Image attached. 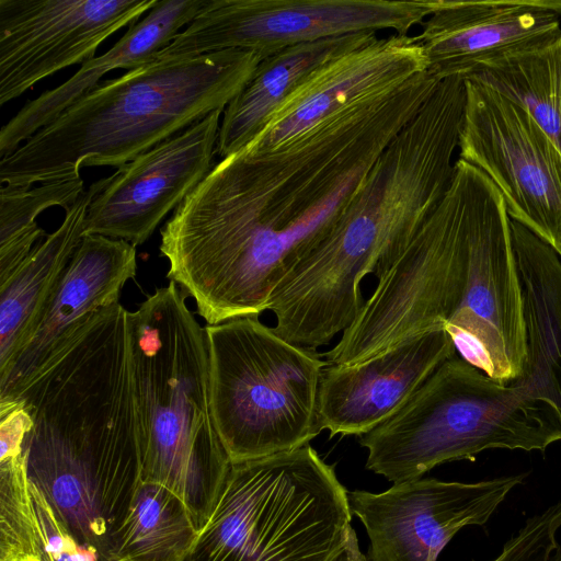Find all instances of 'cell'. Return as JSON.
<instances>
[{
    "label": "cell",
    "mask_w": 561,
    "mask_h": 561,
    "mask_svg": "<svg viewBox=\"0 0 561 561\" xmlns=\"http://www.w3.org/2000/svg\"><path fill=\"white\" fill-rule=\"evenodd\" d=\"M434 5L435 0H209L157 58L242 49L263 59L346 34L389 30L409 35Z\"/></svg>",
    "instance_id": "obj_8"
},
{
    "label": "cell",
    "mask_w": 561,
    "mask_h": 561,
    "mask_svg": "<svg viewBox=\"0 0 561 561\" xmlns=\"http://www.w3.org/2000/svg\"><path fill=\"white\" fill-rule=\"evenodd\" d=\"M224 111L218 110L99 180L83 236L146 242L209 173Z\"/></svg>",
    "instance_id": "obj_13"
},
{
    "label": "cell",
    "mask_w": 561,
    "mask_h": 561,
    "mask_svg": "<svg viewBox=\"0 0 561 561\" xmlns=\"http://www.w3.org/2000/svg\"><path fill=\"white\" fill-rule=\"evenodd\" d=\"M157 0H0V105L38 81L95 57Z\"/></svg>",
    "instance_id": "obj_12"
},
{
    "label": "cell",
    "mask_w": 561,
    "mask_h": 561,
    "mask_svg": "<svg viewBox=\"0 0 561 561\" xmlns=\"http://www.w3.org/2000/svg\"><path fill=\"white\" fill-rule=\"evenodd\" d=\"M198 529L173 492L160 484L141 483L103 553L107 561H183Z\"/></svg>",
    "instance_id": "obj_22"
},
{
    "label": "cell",
    "mask_w": 561,
    "mask_h": 561,
    "mask_svg": "<svg viewBox=\"0 0 561 561\" xmlns=\"http://www.w3.org/2000/svg\"><path fill=\"white\" fill-rule=\"evenodd\" d=\"M446 330L405 341L356 364L323 368L317 416L330 436H363L394 415L446 359L456 355Z\"/></svg>",
    "instance_id": "obj_17"
},
{
    "label": "cell",
    "mask_w": 561,
    "mask_h": 561,
    "mask_svg": "<svg viewBox=\"0 0 561 561\" xmlns=\"http://www.w3.org/2000/svg\"><path fill=\"white\" fill-rule=\"evenodd\" d=\"M100 186L90 185L66 210L61 225L37 243L10 277L0 284V371L28 339L61 273L83 237L88 207Z\"/></svg>",
    "instance_id": "obj_21"
},
{
    "label": "cell",
    "mask_w": 561,
    "mask_h": 561,
    "mask_svg": "<svg viewBox=\"0 0 561 561\" xmlns=\"http://www.w3.org/2000/svg\"><path fill=\"white\" fill-rule=\"evenodd\" d=\"M561 36V0H435L415 39L427 71L468 77L489 61Z\"/></svg>",
    "instance_id": "obj_14"
},
{
    "label": "cell",
    "mask_w": 561,
    "mask_h": 561,
    "mask_svg": "<svg viewBox=\"0 0 561 561\" xmlns=\"http://www.w3.org/2000/svg\"><path fill=\"white\" fill-rule=\"evenodd\" d=\"M445 330L457 354L489 377L511 382L522 375L526 327L511 217L486 174L472 220L463 296Z\"/></svg>",
    "instance_id": "obj_10"
},
{
    "label": "cell",
    "mask_w": 561,
    "mask_h": 561,
    "mask_svg": "<svg viewBox=\"0 0 561 561\" xmlns=\"http://www.w3.org/2000/svg\"><path fill=\"white\" fill-rule=\"evenodd\" d=\"M524 299L526 356L516 378L553 403L561 417V259L545 241L511 219Z\"/></svg>",
    "instance_id": "obj_19"
},
{
    "label": "cell",
    "mask_w": 561,
    "mask_h": 561,
    "mask_svg": "<svg viewBox=\"0 0 561 561\" xmlns=\"http://www.w3.org/2000/svg\"><path fill=\"white\" fill-rule=\"evenodd\" d=\"M209 0H163L106 53L85 61L60 85L28 101L0 129V158L15 151L31 136L90 92L114 69L131 70L151 62L207 5Z\"/></svg>",
    "instance_id": "obj_18"
},
{
    "label": "cell",
    "mask_w": 561,
    "mask_h": 561,
    "mask_svg": "<svg viewBox=\"0 0 561 561\" xmlns=\"http://www.w3.org/2000/svg\"><path fill=\"white\" fill-rule=\"evenodd\" d=\"M524 106L561 154V36L486 62L468 77Z\"/></svg>",
    "instance_id": "obj_23"
},
{
    "label": "cell",
    "mask_w": 561,
    "mask_h": 561,
    "mask_svg": "<svg viewBox=\"0 0 561 561\" xmlns=\"http://www.w3.org/2000/svg\"><path fill=\"white\" fill-rule=\"evenodd\" d=\"M136 267L131 243L99 234L82 237L25 344L0 371V408L16 400L83 321L118 304Z\"/></svg>",
    "instance_id": "obj_15"
},
{
    "label": "cell",
    "mask_w": 561,
    "mask_h": 561,
    "mask_svg": "<svg viewBox=\"0 0 561 561\" xmlns=\"http://www.w3.org/2000/svg\"><path fill=\"white\" fill-rule=\"evenodd\" d=\"M485 174L458 159L451 183L416 234L377 279L353 323L324 353L356 364L445 330L466 287L474 209Z\"/></svg>",
    "instance_id": "obj_7"
},
{
    "label": "cell",
    "mask_w": 561,
    "mask_h": 561,
    "mask_svg": "<svg viewBox=\"0 0 561 561\" xmlns=\"http://www.w3.org/2000/svg\"><path fill=\"white\" fill-rule=\"evenodd\" d=\"M427 70L414 36L391 34L328 62L305 81L247 145L276 149L367 99L390 92Z\"/></svg>",
    "instance_id": "obj_16"
},
{
    "label": "cell",
    "mask_w": 561,
    "mask_h": 561,
    "mask_svg": "<svg viewBox=\"0 0 561 561\" xmlns=\"http://www.w3.org/2000/svg\"><path fill=\"white\" fill-rule=\"evenodd\" d=\"M525 477L477 482L419 478L380 493L348 492V502L367 531L370 561H436L461 528L485 524Z\"/></svg>",
    "instance_id": "obj_11"
},
{
    "label": "cell",
    "mask_w": 561,
    "mask_h": 561,
    "mask_svg": "<svg viewBox=\"0 0 561 561\" xmlns=\"http://www.w3.org/2000/svg\"><path fill=\"white\" fill-rule=\"evenodd\" d=\"M334 561H370L369 558L360 551L355 530Z\"/></svg>",
    "instance_id": "obj_27"
},
{
    "label": "cell",
    "mask_w": 561,
    "mask_h": 561,
    "mask_svg": "<svg viewBox=\"0 0 561 561\" xmlns=\"http://www.w3.org/2000/svg\"><path fill=\"white\" fill-rule=\"evenodd\" d=\"M80 178L44 182L33 188L2 184L0 188V284L46 238L36 218L45 209L60 206L65 211L84 193Z\"/></svg>",
    "instance_id": "obj_24"
},
{
    "label": "cell",
    "mask_w": 561,
    "mask_h": 561,
    "mask_svg": "<svg viewBox=\"0 0 561 561\" xmlns=\"http://www.w3.org/2000/svg\"><path fill=\"white\" fill-rule=\"evenodd\" d=\"M211 413L231 463L290 451L320 434L318 391L328 365L259 317L207 324Z\"/></svg>",
    "instance_id": "obj_6"
},
{
    "label": "cell",
    "mask_w": 561,
    "mask_h": 561,
    "mask_svg": "<svg viewBox=\"0 0 561 561\" xmlns=\"http://www.w3.org/2000/svg\"><path fill=\"white\" fill-rule=\"evenodd\" d=\"M561 442L550 401L517 379L501 382L458 354L442 363L389 420L360 436L366 468L400 483L494 448L545 451Z\"/></svg>",
    "instance_id": "obj_4"
},
{
    "label": "cell",
    "mask_w": 561,
    "mask_h": 561,
    "mask_svg": "<svg viewBox=\"0 0 561 561\" xmlns=\"http://www.w3.org/2000/svg\"><path fill=\"white\" fill-rule=\"evenodd\" d=\"M458 159L486 174L511 219L548 243L561 259V154L519 103L471 78Z\"/></svg>",
    "instance_id": "obj_9"
},
{
    "label": "cell",
    "mask_w": 561,
    "mask_h": 561,
    "mask_svg": "<svg viewBox=\"0 0 561 561\" xmlns=\"http://www.w3.org/2000/svg\"><path fill=\"white\" fill-rule=\"evenodd\" d=\"M431 93L414 77L276 149L220 159L161 228L167 277L208 324L259 317Z\"/></svg>",
    "instance_id": "obj_1"
},
{
    "label": "cell",
    "mask_w": 561,
    "mask_h": 561,
    "mask_svg": "<svg viewBox=\"0 0 561 561\" xmlns=\"http://www.w3.org/2000/svg\"><path fill=\"white\" fill-rule=\"evenodd\" d=\"M489 561H552L549 554L530 537L514 534L500 553Z\"/></svg>",
    "instance_id": "obj_26"
},
{
    "label": "cell",
    "mask_w": 561,
    "mask_h": 561,
    "mask_svg": "<svg viewBox=\"0 0 561 561\" xmlns=\"http://www.w3.org/2000/svg\"><path fill=\"white\" fill-rule=\"evenodd\" d=\"M173 282L128 311L142 483L160 484L198 528L230 467L215 427L205 328Z\"/></svg>",
    "instance_id": "obj_3"
},
{
    "label": "cell",
    "mask_w": 561,
    "mask_h": 561,
    "mask_svg": "<svg viewBox=\"0 0 561 561\" xmlns=\"http://www.w3.org/2000/svg\"><path fill=\"white\" fill-rule=\"evenodd\" d=\"M262 58L253 51L156 58L102 80L0 161L1 184L31 187L80 178L83 167H116L221 110Z\"/></svg>",
    "instance_id": "obj_2"
},
{
    "label": "cell",
    "mask_w": 561,
    "mask_h": 561,
    "mask_svg": "<svg viewBox=\"0 0 561 561\" xmlns=\"http://www.w3.org/2000/svg\"><path fill=\"white\" fill-rule=\"evenodd\" d=\"M377 38L375 32L346 34L290 46L263 58L222 112L216 154L222 159L244 148L316 71Z\"/></svg>",
    "instance_id": "obj_20"
},
{
    "label": "cell",
    "mask_w": 561,
    "mask_h": 561,
    "mask_svg": "<svg viewBox=\"0 0 561 561\" xmlns=\"http://www.w3.org/2000/svg\"><path fill=\"white\" fill-rule=\"evenodd\" d=\"M351 520L334 466L308 444L230 463L183 561H334Z\"/></svg>",
    "instance_id": "obj_5"
},
{
    "label": "cell",
    "mask_w": 561,
    "mask_h": 561,
    "mask_svg": "<svg viewBox=\"0 0 561 561\" xmlns=\"http://www.w3.org/2000/svg\"><path fill=\"white\" fill-rule=\"evenodd\" d=\"M0 561H43L22 453L0 459Z\"/></svg>",
    "instance_id": "obj_25"
}]
</instances>
